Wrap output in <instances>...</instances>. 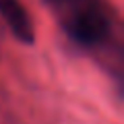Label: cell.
I'll use <instances>...</instances> for the list:
<instances>
[{
  "label": "cell",
  "instance_id": "obj_1",
  "mask_svg": "<svg viewBox=\"0 0 124 124\" xmlns=\"http://www.w3.org/2000/svg\"><path fill=\"white\" fill-rule=\"evenodd\" d=\"M108 31H110V21H108L106 13L97 6H85V8L77 10L68 21V33L79 44L85 46L101 44Z\"/></svg>",
  "mask_w": 124,
  "mask_h": 124
},
{
  "label": "cell",
  "instance_id": "obj_2",
  "mask_svg": "<svg viewBox=\"0 0 124 124\" xmlns=\"http://www.w3.org/2000/svg\"><path fill=\"white\" fill-rule=\"evenodd\" d=\"M0 17L10 27L19 41L23 44H33L35 31H33V21H31L27 8L21 4V0H0Z\"/></svg>",
  "mask_w": 124,
  "mask_h": 124
}]
</instances>
